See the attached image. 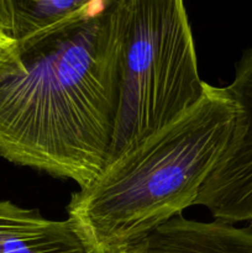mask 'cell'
<instances>
[{
	"mask_svg": "<svg viewBox=\"0 0 252 253\" xmlns=\"http://www.w3.org/2000/svg\"><path fill=\"white\" fill-rule=\"evenodd\" d=\"M236 104V121L219 162L203 184L194 205L215 221H252V49L242 54L235 78L225 86Z\"/></svg>",
	"mask_w": 252,
	"mask_h": 253,
	"instance_id": "277c9868",
	"label": "cell"
},
{
	"mask_svg": "<svg viewBox=\"0 0 252 253\" xmlns=\"http://www.w3.org/2000/svg\"><path fill=\"white\" fill-rule=\"evenodd\" d=\"M0 253H90L68 220L0 202Z\"/></svg>",
	"mask_w": 252,
	"mask_h": 253,
	"instance_id": "52a82bcc",
	"label": "cell"
},
{
	"mask_svg": "<svg viewBox=\"0 0 252 253\" xmlns=\"http://www.w3.org/2000/svg\"><path fill=\"white\" fill-rule=\"evenodd\" d=\"M236 113L226 88L208 84L197 105L73 193L67 220L89 252H127L194 205L229 143Z\"/></svg>",
	"mask_w": 252,
	"mask_h": 253,
	"instance_id": "7a4b0ae2",
	"label": "cell"
},
{
	"mask_svg": "<svg viewBox=\"0 0 252 253\" xmlns=\"http://www.w3.org/2000/svg\"><path fill=\"white\" fill-rule=\"evenodd\" d=\"M0 30L4 31V26H2V0H0ZM5 34H6V32H5Z\"/></svg>",
	"mask_w": 252,
	"mask_h": 253,
	"instance_id": "9c48e42d",
	"label": "cell"
},
{
	"mask_svg": "<svg viewBox=\"0 0 252 253\" xmlns=\"http://www.w3.org/2000/svg\"><path fill=\"white\" fill-rule=\"evenodd\" d=\"M123 7L118 115L106 165L197 105L208 85L183 1L123 0Z\"/></svg>",
	"mask_w": 252,
	"mask_h": 253,
	"instance_id": "3957f363",
	"label": "cell"
},
{
	"mask_svg": "<svg viewBox=\"0 0 252 253\" xmlns=\"http://www.w3.org/2000/svg\"><path fill=\"white\" fill-rule=\"evenodd\" d=\"M19 64L21 59L16 42L0 30V72Z\"/></svg>",
	"mask_w": 252,
	"mask_h": 253,
	"instance_id": "ba28073f",
	"label": "cell"
},
{
	"mask_svg": "<svg viewBox=\"0 0 252 253\" xmlns=\"http://www.w3.org/2000/svg\"><path fill=\"white\" fill-rule=\"evenodd\" d=\"M125 253H252V231L177 216Z\"/></svg>",
	"mask_w": 252,
	"mask_h": 253,
	"instance_id": "8992f818",
	"label": "cell"
},
{
	"mask_svg": "<svg viewBox=\"0 0 252 253\" xmlns=\"http://www.w3.org/2000/svg\"><path fill=\"white\" fill-rule=\"evenodd\" d=\"M123 0L0 72V156L88 187L105 167L119 105Z\"/></svg>",
	"mask_w": 252,
	"mask_h": 253,
	"instance_id": "6da1fadb",
	"label": "cell"
},
{
	"mask_svg": "<svg viewBox=\"0 0 252 253\" xmlns=\"http://www.w3.org/2000/svg\"><path fill=\"white\" fill-rule=\"evenodd\" d=\"M109 0H2V25L19 54L57 43L103 11Z\"/></svg>",
	"mask_w": 252,
	"mask_h": 253,
	"instance_id": "5b68a950",
	"label": "cell"
}]
</instances>
